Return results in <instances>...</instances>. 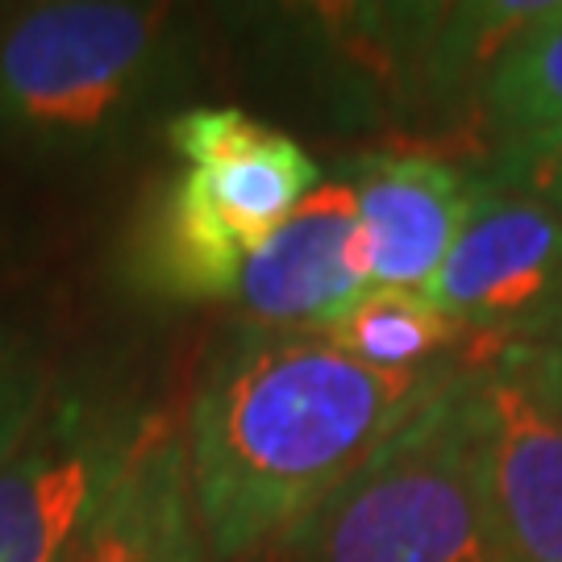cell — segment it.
Masks as SVG:
<instances>
[{"instance_id":"obj_3","label":"cell","mask_w":562,"mask_h":562,"mask_svg":"<svg viewBox=\"0 0 562 562\" xmlns=\"http://www.w3.org/2000/svg\"><path fill=\"white\" fill-rule=\"evenodd\" d=\"M201 18L146 0H42L0 21V146L38 162H104L196 92Z\"/></svg>"},{"instance_id":"obj_16","label":"cell","mask_w":562,"mask_h":562,"mask_svg":"<svg viewBox=\"0 0 562 562\" xmlns=\"http://www.w3.org/2000/svg\"><path fill=\"white\" fill-rule=\"evenodd\" d=\"M542 355H546V371H550V383H554V396L562 404V325L542 341Z\"/></svg>"},{"instance_id":"obj_7","label":"cell","mask_w":562,"mask_h":562,"mask_svg":"<svg viewBox=\"0 0 562 562\" xmlns=\"http://www.w3.org/2000/svg\"><path fill=\"white\" fill-rule=\"evenodd\" d=\"M429 296L483 355L546 341L562 325V213L480 171Z\"/></svg>"},{"instance_id":"obj_5","label":"cell","mask_w":562,"mask_h":562,"mask_svg":"<svg viewBox=\"0 0 562 562\" xmlns=\"http://www.w3.org/2000/svg\"><path fill=\"white\" fill-rule=\"evenodd\" d=\"M480 367H462L304 517L283 562H492Z\"/></svg>"},{"instance_id":"obj_9","label":"cell","mask_w":562,"mask_h":562,"mask_svg":"<svg viewBox=\"0 0 562 562\" xmlns=\"http://www.w3.org/2000/svg\"><path fill=\"white\" fill-rule=\"evenodd\" d=\"M346 176L355 183L367 288L429 296L471 213L480 171L434 150H375L350 162Z\"/></svg>"},{"instance_id":"obj_4","label":"cell","mask_w":562,"mask_h":562,"mask_svg":"<svg viewBox=\"0 0 562 562\" xmlns=\"http://www.w3.org/2000/svg\"><path fill=\"white\" fill-rule=\"evenodd\" d=\"M176 167L121 241L125 283L162 304L238 296L241 267L325 180L288 130L238 104H188L162 125Z\"/></svg>"},{"instance_id":"obj_11","label":"cell","mask_w":562,"mask_h":562,"mask_svg":"<svg viewBox=\"0 0 562 562\" xmlns=\"http://www.w3.org/2000/svg\"><path fill=\"white\" fill-rule=\"evenodd\" d=\"M59 562H209L176 417L155 413L117 487Z\"/></svg>"},{"instance_id":"obj_1","label":"cell","mask_w":562,"mask_h":562,"mask_svg":"<svg viewBox=\"0 0 562 562\" xmlns=\"http://www.w3.org/2000/svg\"><path fill=\"white\" fill-rule=\"evenodd\" d=\"M462 367L380 375L322 329L229 325L180 422L209 562L283 546Z\"/></svg>"},{"instance_id":"obj_15","label":"cell","mask_w":562,"mask_h":562,"mask_svg":"<svg viewBox=\"0 0 562 562\" xmlns=\"http://www.w3.org/2000/svg\"><path fill=\"white\" fill-rule=\"evenodd\" d=\"M487 171H496L501 180L517 183L525 192L542 196L550 209L562 213V130L550 138L525 142V146H504L492 150Z\"/></svg>"},{"instance_id":"obj_14","label":"cell","mask_w":562,"mask_h":562,"mask_svg":"<svg viewBox=\"0 0 562 562\" xmlns=\"http://www.w3.org/2000/svg\"><path fill=\"white\" fill-rule=\"evenodd\" d=\"M50 392V362L38 341L13 325H0V467L34 429Z\"/></svg>"},{"instance_id":"obj_6","label":"cell","mask_w":562,"mask_h":562,"mask_svg":"<svg viewBox=\"0 0 562 562\" xmlns=\"http://www.w3.org/2000/svg\"><path fill=\"white\" fill-rule=\"evenodd\" d=\"M155 413L117 383H55L0 467V562H59L117 487Z\"/></svg>"},{"instance_id":"obj_10","label":"cell","mask_w":562,"mask_h":562,"mask_svg":"<svg viewBox=\"0 0 562 562\" xmlns=\"http://www.w3.org/2000/svg\"><path fill=\"white\" fill-rule=\"evenodd\" d=\"M367 292L359 209L346 171L325 176L292 217L241 267V322L271 329H329Z\"/></svg>"},{"instance_id":"obj_13","label":"cell","mask_w":562,"mask_h":562,"mask_svg":"<svg viewBox=\"0 0 562 562\" xmlns=\"http://www.w3.org/2000/svg\"><path fill=\"white\" fill-rule=\"evenodd\" d=\"M480 121L492 150L562 130V0H546L521 25L483 83Z\"/></svg>"},{"instance_id":"obj_2","label":"cell","mask_w":562,"mask_h":562,"mask_svg":"<svg viewBox=\"0 0 562 562\" xmlns=\"http://www.w3.org/2000/svg\"><path fill=\"white\" fill-rule=\"evenodd\" d=\"M546 0L434 4H250L222 9L267 80L325 125L454 134L480 117L483 83Z\"/></svg>"},{"instance_id":"obj_12","label":"cell","mask_w":562,"mask_h":562,"mask_svg":"<svg viewBox=\"0 0 562 562\" xmlns=\"http://www.w3.org/2000/svg\"><path fill=\"white\" fill-rule=\"evenodd\" d=\"M322 334L341 355L380 375H425L487 359L434 296L404 288H367Z\"/></svg>"},{"instance_id":"obj_8","label":"cell","mask_w":562,"mask_h":562,"mask_svg":"<svg viewBox=\"0 0 562 562\" xmlns=\"http://www.w3.org/2000/svg\"><path fill=\"white\" fill-rule=\"evenodd\" d=\"M480 404L492 562H562V404L542 341L492 350Z\"/></svg>"}]
</instances>
